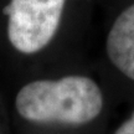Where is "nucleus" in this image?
<instances>
[{"label":"nucleus","instance_id":"20e7f679","mask_svg":"<svg viewBox=\"0 0 134 134\" xmlns=\"http://www.w3.org/2000/svg\"><path fill=\"white\" fill-rule=\"evenodd\" d=\"M112 134H134V109L115 127Z\"/></svg>","mask_w":134,"mask_h":134},{"label":"nucleus","instance_id":"f257e3e1","mask_svg":"<svg viewBox=\"0 0 134 134\" xmlns=\"http://www.w3.org/2000/svg\"><path fill=\"white\" fill-rule=\"evenodd\" d=\"M4 100L14 134L85 133L105 113L99 83L80 73L29 80Z\"/></svg>","mask_w":134,"mask_h":134},{"label":"nucleus","instance_id":"7ed1b4c3","mask_svg":"<svg viewBox=\"0 0 134 134\" xmlns=\"http://www.w3.org/2000/svg\"><path fill=\"white\" fill-rule=\"evenodd\" d=\"M105 53L117 71L134 81V3L110 26L105 38Z\"/></svg>","mask_w":134,"mask_h":134},{"label":"nucleus","instance_id":"f03ea898","mask_svg":"<svg viewBox=\"0 0 134 134\" xmlns=\"http://www.w3.org/2000/svg\"><path fill=\"white\" fill-rule=\"evenodd\" d=\"M66 0H11L3 9L8 16L6 38L23 56L45 51L58 32Z\"/></svg>","mask_w":134,"mask_h":134},{"label":"nucleus","instance_id":"39448f33","mask_svg":"<svg viewBox=\"0 0 134 134\" xmlns=\"http://www.w3.org/2000/svg\"><path fill=\"white\" fill-rule=\"evenodd\" d=\"M0 134H14L4 99H0Z\"/></svg>","mask_w":134,"mask_h":134}]
</instances>
